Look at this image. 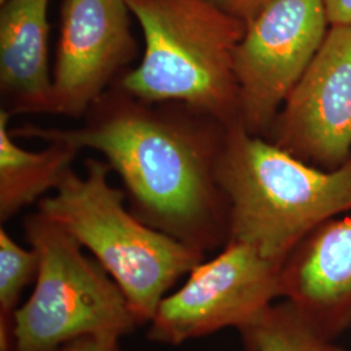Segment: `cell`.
Segmentation results:
<instances>
[{
  "label": "cell",
  "mask_w": 351,
  "mask_h": 351,
  "mask_svg": "<svg viewBox=\"0 0 351 351\" xmlns=\"http://www.w3.org/2000/svg\"><path fill=\"white\" fill-rule=\"evenodd\" d=\"M85 117L73 129L24 124L11 133L99 152L143 223L206 255L226 246L229 210L216 178L226 126L182 104L142 101L116 82Z\"/></svg>",
  "instance_id": "obj_1"
},
{
  "label": "cell",
  "mask_w": 351,
  "mask_h": 351,
  "mask_svg": "<svg viewBox=\"0 0 351 351\" xmlns=\"http://www.w3.org/2000/svg\"><path fill=\"white\" fill-rule=\"evenodd\" d=\"M216 178L228 203L229 241L278 265L317 226L351 213V158L324 171L239 124L226 128Z\"/></svg>",
  "instance_id": "obj_2"
},
{
  "label": "cell",
  "mask_w": 351,
  "mask_h": 351,
  "mask_svg": "<svg viewBox=\"0 0 351 351\" xmlns=\"http://www.w3.org/2000/svg\"><path fill=\"white\" fill-rule=\"evenodd\" d=\"M143 32L141 63L116 81L150 103H177L241 125L234 55L246 24L213 0H125Z\"/></svg>",
  "instance_id": "obj_3"
},
{
  "label": "cell",
  "mask_w": 351,
  "mask_h": 351,
  "mask_svg": "<svg viewBox=\"0 0 351 351\" xmlns=\"http://www.w3.org/2000/svg\"><path fill=\"white\" fill-rule=\"evenodd\" d=\"M111 167L88 158L85 173L72 169L37 211L62 226L123 290L139 326L149 324L176 282L206 259L147 226L130 211L124 190L110 184Z\"/></svg>",
  "instance_id": "obj_4"
},
{
  "label": "cell",
  "mask_w": 351,
  "mask_h": 351,
  "mask_svg": "<svg viewBox=\"0 0 351 351\" xmlns=\"http://www.w3.org/2000/svg\"><path fill=\"white\" fill-rule=\"evenodd\" d=\"M24 233L38 274L14 315L11 351H62L77 339L134 332L138 322L123 290L68 232L37 211L24 219Z\"/></svg>",
  "instance_id": "obj_5"
},
{
  "label": "cell",
  "mask_w": 351,
  "mask_h": 351,
  "mask_svg": "<svg viewBox=\"0 0 351 351\" xmlns=\"http://www.w3.org/2000/svg\"><path fill=\"white\" fill-rule=\"evenodd\" d=\"M280 269L249 245L229 241L164 297L149 323L147 339L178 346L226 328L239 330L281 300Z\"/></svg>",
  "instance_id": "obj_6"
},
{
  "label": "cell",
  "mask_w": 351,
  "mask_h": 351,
  "mask_svg": "<svg viewBox=\"0 0 351 351\" xmlns=\"http://www.w3.org/2000/svg\"><path fill=\"white\" fill-rule=\"evenodd\" d=\"M323 0H269L246 24L234 55L241 125L267 138L329 30Z\"/></svg>",
  "instance_id": "obj_7"
},
{
  "label": "cell",
  "mask_w": 351,
  "mask_h": 351,
  "mask_svg": "<svg viewBox=\"0 0 351 351\" xmlns=\"http://www.w3.org/2000/svg\"><path fill=\"white\" fill-rule=\"evenodd\" d=\"M267 139L306 163L339 169L351 158V24L330 26Z\"/></svg>",
  "instance_id": "obj_8"
},
{
  "label": "cell",
  "mask_w": 351,
  "mask_h": 351,
  "mask_svg": "<svg viewBox=\"0 0 351 351\" xmlns=\"http://www.w3.org/2000/svg\"><path fill=\"white\" fill-rule=\"evenodd\" d=\"M129 13L125 0H63L52 113L84 117L136 59Z\"/></svg>",
  "instance_id": "obj_9"
},
{
  "label": "cell",
  "mask_w": 351,
  "mask_h": 351,
  "mask_svg": "<svg viewBox=\"0 0 351 351\" xmlns=\"http://www.w3.org/2000/svg\"><path fill=\"white\" fill-rule=\"evenodd\" d=\"M281 300L337 339L351 326V215L317 226L280 269Z\"/></svg>",
  "instance_id": "obj_10"
},
{
  "label": "cell",
  "mask_w": 351,
  "mask_h": 351,
  "mask_svg": "<svg viewBox=\"0 0 351 351\" xmlns=\"http://www.w3.org/2000/svg\"><path fill=\"white\" fill-rule=\"evenodd\" d=\"M50 0H4L0 11V93L17 113H52Z\"/></svg>",
  "instance_id": "obj_11"
},
{
  "label": "cell",
  "mask_w": 351,
  "mask_h": 351,
  "mask_svg": "<svg viewBox=\"0 0 351 351\" xmlns=\"http://www.w3.org/2000/svg\"><path fill=\"white\" fill-rule=\"evenodd\" d=\"M11 113L0 111V221L47 197L73 168L80 150L64 141H51L40 151L21 147L11 133Z\"/></svg>",
  "instance_id": "obj_12"
},
{
  "label": "cell",
  "mask_w": 351,
  "mask_h": 351,
  "mask_svg": "<svg viewBox=\"0 0 351 351\" xmlns=\"http://www.w3.org/2000/svg\"><path fill=\"white\" fill-rule=\"evenodd\" d=\"M239 332L243 351H348L288 300L274 302Z\"/></svg>",
  "instance_id": "obj_13"
},
{
  "label": "cell",
  "mask_w": 351,
  "mask_h": 351,
  "mask_svg": "<svg viewBox=\"0 0 351 351\" xmlns=\"http://www.w3.org/2000/svg\"><path fill=\"white\" fill-rule=\"evenodd\" d=\"M38 256L30 246L24 249L0 228V351L12 349L14 315L26 287L36 281Z\"/></svg>",
  "instance_id": "obj_14"
},
{
  "label": "cell",
  "mask_w": 351,
  "mask_h": 351,
  "mask_svg": "<svg viewBox=\"0 0 351 351\" xmlns=\"http://www.w3.org/2000/svg\"><path fill=\"white\" fill-rule=\"evenodd\" d=\"M219 7H221L245 24H247L258 13L261 12L269 0H213Z\"/></svg>",
  "instance_id": "obj_15"
},
{
  "label": "cell",
  "mask_w": 351,
  "mask_h": 351,
  "mask_svg": "<svg viewBox=\"0 0 351 351\" xmlns=\"http://www.w3.org/2000/svg\"><path fill=\"white\" fill-rule=\"evenodd\" d=\"M62 351H121L120 339L116 337H86L77 339Z\"/></svg>",
  "instance_id": "obj_16"
},
{
  "label": "cell",
  "mask_w": 351,
  "mask_h": 351,
  "mask_svg": "<svg viewBox=\"0 0 351 351\" xmlns=\"http://www.w3.org/2000/svg\"><path fill=\"white\" fill-rule=\"evenodd\" d=\"M329 25H350L351 0H323Z\"/></svg>",
  "instance_id": "obj_17"
},
{
  "label": "cell",
  "mask_w": 351,
  "mask_h": 351,
  "mask_svg": "<svg viewBox=\"0 0 351 351\" xmlns=\"http://www.w3.org/2000/svg\"><path fill=\"white\" fill-rule=\"evenodd\" d=\"M3 1H4V0H0V3H3Z\"/></svg>",
  "instance_id": "obj_18"
},
{
  "label": "cell",
  "mask_w": 351,
  "mask_h": 351,
  "mask_svg": "<svg viewBox=\"0 0 351 351\" xmlns=\"http://www.w3.org/2000/svg\"><path fill=\"white\" fill-rule=\"evenodd\" d=\"M349 351H351V349H350V350H349Z\"/></svg>",
  "instance_id": "obj_19"
}]
</instances>
